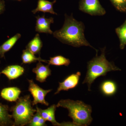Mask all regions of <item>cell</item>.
Masks as SVG:
<instances>
[{
	"label": "cell",
	"mask_w": 126,
	"mask_h": 126,
	"mask_svg": "<svg viewBox=\"0 0 126 126\" xmlns=\"http://www.w3.org/2000/svg\"><path fill=\"white\" fill-rule=\"evenodd\" d=\"M18 0V1H21L22 0Z\"/></svg>",
	"instance_id": "cb8c5ba5"
},
{
	"label": "cell",
	"mask_w": 126,
	"mask_h": 126,
	"mask_svg": "<svg viewBox=\"0 0 126 126\" xmlns=\"http://www.w3.org/2000/svg\"><path fill=\"white\" fill-rule=\"evenodd\" d=\"M24 71V68L22 66L12 65L5 68L1 72V73L5 75L9 80H11L17 79L23 75Z\"/></svg>",
	"instance_id": "8fae6325"
},
{
	"label": "cell",
	"mask_w": 126,
	"mask_h": 126,
	"mask_svg": "<svg viewBox=\"0 0 126 126\" xmlns=\"http://www.w3.org/2000/svg\"><path fill=\"white\" fill-rule=\"evenodd\" d=\"M32 72L36 75V80L40 82L43 83L51 75L52 70L50 68L49 64L45 65L39 61L36 67L33 68Z\"/></svg>",
	"instance_id": "9c48e42d"
},
{
	"label": "cell",
	"mask_w": 126,
	"mask_h": 126,
	"mask_svg": "<svg viewBox=\"0 0 126 126\" xmlns=\"http://www.w3.org/2000/svg\"><path fill=\"white\" fill-rule=\"evenodd\" d=\"M43 45V42L41 40L39 35L37 34L33 39L28 43L26 48L29 50L34 54H40Z\"/></svg>",
	"instance_id": "e0dca14e"
},
{
	"label": "cell",
	"mask_w": 126,
	"mask_h": 126,
	"mask_svg": "<svg viewBox=\"0 0 126 126\" xmlns=\"http://www.w3.org/2000/svg\"><path fill=\"white\" fill-rule=\"evenodd\" d=\"M118 10L126 13V0H110Z\"/></svg>",
	"instance_id": "7402d4cb"
},
{
	"label": "cell",
	"mask_w": 126,
	"mask_h": 126,
	"mask_svg": "<svg viewBox=\"0 0 126 126\" xmlns=\"http://www.w3.org/2000/svg\"><path fill=\"white\" fill-rule=\"evenodd\" d=\"M56 2V0L52 2L46 0H39L37 7L32 12L34 14L38 12H42L44 13L47 12L53 15H57V14L55 12L53 8L54 4Z\"/></svg>",
	"instance_id": "5bb4252c"
},
{
	"label": "cell",
	"mask_w": 126,
	"mask_h": 126,
	"mask_svg": "<svg viewBox=\"0 0 126 126\" xmlns=\"http://www.w3.org/2000/svg\"><path fill=\"white\" fill-rule=\"evenodd\" d=\"M21 59L23 63L24 64H31L37 61L48 63L47 60L43 59L40 57H36L34 54L27 48L23 50Z\"/></svg>",
	"instance_id": "ac0fdd59"
},
{
	"label": "cell",
	"mask_w": 126,
	"mask_h": 126,
	"mask_svg": "<svg viewBox=\"0 0 126 126\" xmlns=\"http://www.w3.org/2000/svg\"><path fill=\"white\" fill-rule=\"evenodd\" d=\"M116 32L120 41V48L123 49L126 46V19L121 26L116 29Z\"/></svg>",
	"instance_id": "d6986e66"
},
{
	"label": "cell",
	"mask_w": 126,
	"mask_h": 126,
	"mask_svg": "<svg viewBox=\"0 0 126 126\" xmlns=\"http://www.w3.org/2000/svg\"><path fill=\"white\" fill-rule=\"evenodd\" d=\"M46 122V121L42 117L38 111L36 110V112L34 114L31 121L28 126H47Z\"/></svg>",
	"instance_id": "44dd1931"
},
{
	"label": "cell",
	"mask_w": 126,
	"mask_h": 126,
	"mask_svg": "<svg viewBox=\"0 0 126 126\" xmlns=\"http://www.w3.org/2000/svg\"><path fill=\"white\" fill-rule=\"evenodd\" d=\"M28 81L29 83L28 90L33 98V100L32 101V106L37 105L38 103L48 106L49 103L46 101L45 97L48 93L51 92L52 89H43L35 83L32 79H28Z\"/></svg>",
	"instance_id": "8992f818"
},
{
	"label": "cell",
	"mask_w": 126,
	"mask_h": 126,
	"mask_svg": "<svg viewBox=\"0 0 126 126\" xmlns=\"http://www.w3.org/2000/svg\"><path fill=\"white\" fill-rule=\"evenodd\" d=\"M79 9L83 12L92 16H103L106 14L105 9L99 0H81Z\"/></svg>",
	"instance_id": "5b68a950"
},
{
	"label": "cell",
	"mask_w": 126,
	"mask_h": 126,
	"mask_svg": "<svg viewBox=\"0 0 126 126\" xmlns=\"http://www.w3.org/2000/svg\"><path fill=\"white\" fill-rule=\"evenodd\" d=\"M100 89L102 93L108 96H113L116 94L117 90L116 83L114 81L107 80L102 83Z\"/></svg>",
	"instance_id": "9a60e30c"
},
{
	"label": "cell",
	"mask_w": 126,
	"mask_h": 126,
	"mask_svg": "<svg viewBox=\"0 0 126 126\" xmlns=\"http://www.w3.org/2000/svg\"><path fill=\"white\" fill-rule=\"evenodd\" d=\"M81 73L77 72L67 77L63 82H59V86L54 94H58L61 91H68L77 87L79 84Z\"/></svg>",
	"instance_id": "52a82bcc"
},
{
	"label": "cell",
	"mask_w": 126,
	"mask_h": 126,
	"mask_svg": "<svg viewBox=\"0 0 126 126\" xmlns=\"http://www.w3.org/2000/svg\"><path fill=\"white\" fill-rule=\"evenodd\" d=\"M105 48L101 49V54L96 56L87 63V70L83 84H87L88 90L91 91V86L95 79L101 76H105L109 72L120 71L121 69L114 63L109 61L105 56Z\"/></svg>",
	"instance_id": "7a4b0ae2"
},
{
	"label": "cell",
	"mask_w": 126,
	"mask_h": 126,
	"mask_svg": "<svg viewBox=\"0 0 126 126\" xmlns=\"http://www.w3.org/2000/svg\"><path fill=\"white\" fill-rule=\"evenodd\" d=\"M32 106L30 95L19 98L11 109L12 116L14 120V126L29 125L36 111Z\"/></svg>",
	"instance_id": "277c9868"
},
{
	"label": "cell",
	"mask_w": 126,
	"mask_h": 126,
	"mask_svg": "<svg viewBox=\"0 0 126 126\" xmlns=\"http://www.w3.org/2000/svg\"><path fill=\"white\" fill-rule=\"evenodd\" d=\"M57 107L56 105L53 104L47 109H42L39 108L37 106L36 110L38 111L42 117L46 121L51 122L53 126H61V123L56 121L55 118V112Z\"/></svg>",
	"instance_id": "30bf717a"
},
{
	"label": "cell",
	"mask_w": 126,
	"mask_h": 126,
	"mask_svg": "<svg viewBox=\"0 0 126 126\" xmlns=\"http://www.w3.org/2000/svg\"><path fill=\"white\" fill-rule=\"evenodd\" d=\"M56 106L57 108L61 107L68 110V116L76 126H89L92 122V107L82 101L61 99Z\"/></svg>",
	"instance_id": "3957f363"
},
{
	"label": "cell",
	"mask_w": 126,
	"mask_h": 126,
	"mask_svg": "<svg viewBox=\"0 0 126 126\" xmlns=\"http://www.w3.org/2000/svg\"></svg>",
	"instance_id": "484cf974"
},
{
	"label": "cell",
	"mask_w": 126,
	"mask_h": 126,
	"mask_svg": "<svg viewBox=\"0 0 126 126\" xmlns=\"http://www.w3.org/2000/svg\"><path fill=\"white\" fill-rule=\"evenodd\" d=\"M36 19L35 31L40 33H45L52 34L53 31L50 29V25L54 23L53 18L52 17L47 18L45 15L40 16H38L36 17Z\"/></svg>",
	"instance_id": "ba28073f"
},
{
	"label": "cell",
	"mask_w": 126,
	"mask_h": 126,
	"mask_svg": "<svg viewBox=\"0 0 126 126\" xmlns=\"http://www.w3.org/2000/svg\"><path fill=\"white\" fill-rule=\"evenodd\" d=\"M1 74V72H0V76Z\"/></svg>",
	"instance_id": "d4e9b609"
},
{
	"label": "cell",
	"mask_w": 126,
	"mask_h": 126,
	"mask_svg": "<svg viewBox=\"0 0 126 126\" xmlns=\"http://www.w3.org/2000/svg\"><path fill=\"white\" fill-rule=\"evenodd\" d=\"M21 36L20 34H16L0 46V56L1 58L4 57L5 53L11 49L18 40L20 38Z\"/></svg>",
	"instance_id": "2e32d148"
},
{
	"label": "cell",
	"mask_w": 126,
	"mask_h": 126,
	"mask_svg": "<svg viewBox=\"0 0 126 126\" xmlns=\"http://www.w3.org/2000/svg\"><path fill=\"white\" fill-rule=\"evenodd\" d=\"M21 91L16 87L4 88L0 92V96L3 99L9 102H16L19 98Z\"/></svg>",
	"instance_id": "7c38bea8"
},
{
	"label": "cell",
	"mask_w": 126,
	"mask_h": 126,
	"mask_svg": "<svg viewBox=\"0 0 126 126\" xmlns=\"http://www.w3.org/2000/svg\"><path fill=\"white\" fill-rule=\"evenodd\" d=\"M9 107L0 102V126H14L12 115L9 113Z\"/></svg>",
	"instance_id": "4fadbf2b"
},
{
	"label": "cell",
	"mask_w": 126,
	"mask_h": 126,
	"mask_svg": "<svg viewBox=\"0 0 126 126\" xmlns=\"http://www.w3.org/2000/svg\"><path fill=\"white\" fill-rule=\"evenodd\" d=\"M70 61L69 59L65 58L61 55H58L50 58L49 60H48V63L49 65L55 66L64 65L68 66L69 65Z\"/></svg>",
	"instance_id": "ffe728a7"
},
{
	"label": "cell",
	"mask_w": 126,
	"mask_h": 126,
	"mask_svg": "<svg viewBox=\"0 0 126 126\" xmlns=\"http://www.w3.org/2000/svg\"><path fill=\"white\" fill-rule=\"evenodd\" d=\"M84 29L85 26L82 22L75 19L72 15H65L63 27L53 32V35L62 43L73 47L89 46L94 49L86 40L84 36ZM95 49L97 53V50Z\"/></svg>",
	"instance_id": "6da1fadb"
},
{
	"label": "cell",
	"mask_w": 126,
	"mask_h": 126,
	"mask_svg": "<svg viewBox=\"0 0 126 126\" xmlns=\"http://www.w3.org/2000/svg\"><path fill=\"white\" fill-rule=\"evenodd\" d=\"M5 10V1L4 0H0V15L2 14Z\"/></svg>",
	"instance_id": "603a6c76"
}]
</instances>
